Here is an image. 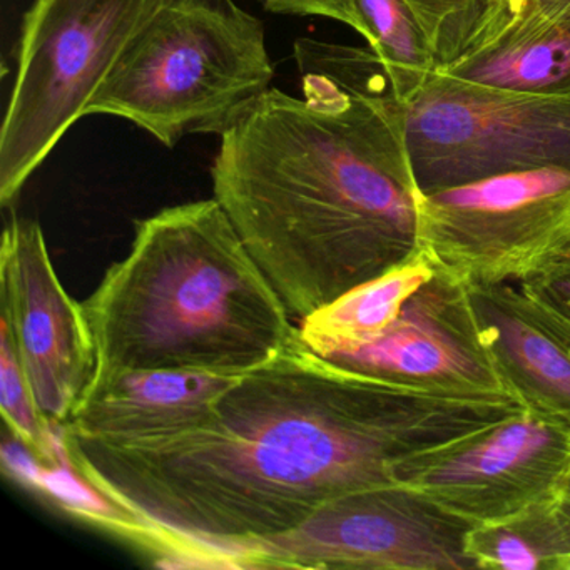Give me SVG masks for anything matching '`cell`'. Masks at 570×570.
I'll return each instance as SVG.
<instances>
[{
	"label": "cell",
	"mask_w": 570,
	"mask_h": 570,
	"mask_svg": "<svg viewBox=\"0 0 570 570\" xmlns=\"http://www.w3.org/2000/svg\"><path fill=\"white\" fill-rule=\"evenodd\" d=\"M563 509H566V512L569 513L570 517V499H567V497H563Z\"/></svg>",
	"instance_id": "cb8c5ba5"
},
{
	"label": "cell",
	"mask_w": 570,
	"mask_h": 570,
	"mask_svg": "<svg viewBox=\"0 0 570 570\" xmlns=\"http://www.w3.org/2000/svg\"><path fill=\"white\" fill-rule=\"evenodd\" d=\"M0 410L6 426L42 466L61 463V443L56 446L55 426L42 415L22 368L11 332L0 326Z\"/></svg>",
	"instance_id": "d6986e66"
},
{
	"label": "cell",
	"mask_w": 570,
	"mask_h": 570,
	"mask_svg": "<svg viewBox=\"0 0 570 570\" xmlns=\"http://www.w3.org/2000/svg\"><path fill=\"white\" fill-rule=\"evenodd\" d=\"M563 497H567V499H570V479H569V482H567L566 492H563Z\"/></svg>",
	"instance_id": "d4e9b609"
},
{
	"label": "cell",
	"mask_w": 570,
	"mask_h": 570,
	"mask_svg": "<svg viewBox=\"0 0 570 570\" xmlns=\"http://www.w3.org/2000/svg\"><path fill=\"white\" fill-rule=\"evenodd\" d=\"M368 48L392 75L400 102L412 96L435 71V61L412 12L403 0H352Z\"/></svg>",
	"instance_id": "ac0fdd59"
},
{
	"label": "cell",
	"mask_w": 570,
	"mask_h": 570,
	"mask_svg": "<svg viewBox=\"0 0 570 570\" xmlns=\"http://www.w3.org/2000/svg\"><path fill=\"white\" fill-rule=\"evenodd\" d=\"M520 285L570 320V248L539 275Z\"/></svg>",
	"instance_id": "44dd1931"
},
{
	"label": "cell",
	"mask_w": 570,
	"mask_h": 570,
	"mask_svg": "<svg viewBox=\"0 0 570 570\" xmlns=\"http://www.w3.org/2000/svg\"><path fill=\"white\" fill-rule=\"evenodd\" d=\"M420 191L570 168V91L490 88L433 71L402 102Z\"/></svg>",
	"instance_id": "8992f818"
},
{
	"label": "cell",
	"mask_w": 570,
	"mask_h": 570,
	"mask_svg": "<svg viewBox=\"0 0 570 570\" xmlns=\"http://www.w3.org/2000/svg\"><path fill=\"white\" fill-rule=\"evenodd\" d=\"M215 199L298 322L420 252L406 116L386 78L348 91L302 75L222 136Z\"/></svg>",
	"instance_id": "7a4b0ae2"
},
{
	"label": "cell",
	"mask_w": 570,
	"mask_h": 570,
	"mask_svg": "<svg viewBox=\"0 0 570 570\" xmlns=\"http://www.w3.org/2000/svg\"><path fill=\"white\" fill-rule=\"evenodd\" d=\"M473 523L403 483L346 493L246 549L236 569L473 570Z\"/></svg>",
	"instance_id": "ba28073f"
},
{
	"label": "cell",
	"mask_w": 570,
	"mask_h": 570,
	"mask_svg": "<svg viewBox=\"0 0 570 570\" xmlns=\"http://www.w3.org/2000/svg\"><path fill=\"white\" fill-rule=\"evenodd\" d=\"M525 406L509 392L399 385L330 362L295 336L236 376L188 432L105 442L59 429L72 473L119 532L179 566L236 569L325 503L400 483L413 460Z\"/></svg>",
	"instance_id": "6da1fadb"
},
{
	"label": "cell",
	"mask_w": 570,
	"mask_h": 570,
	"mask_svg": "<svg viewBox=\"0 0 570 570\" xmlns=\"http://www.w3.org/2000/svg\"><path fill=\"white\" fill-rule=\"evenodd\" d=\"M570 479V426L529 410L420 456L400 483L473 525L562 499Z\"/></svg>",
	"instance_id": "9c48e42d"
},
{
	"label": "cell",
	"mask_w": 570,
	"mask_h": 570,
	"mask_svg": "<svg viewBox=\"0 0 570 570\" xmlns=\"http://www.w3.org/2000/svg\"><path fill=\"white\" fill-rule=\"evenodd\" d=\"M272 81L265 26L235 0H163L88 116L128 119L175 148L186 135H225Z\"/></svg>",
	"instance_id": "277c9868"
},
{
	"label": "cell",
	"mask_w": 570,
	"mask_h": 570,
	"mask_svg": "<svg viewBox=\"0 0 570 570\" xmlns=\"http://www.w3.org/2000/svg\"><path fill=\"white\" fill-rule=\"evenodd\" d=\"M563 499V497H562ZM562 499L473 525L465 552L480 570H570V517Z\"/></svg>",
	"instance_id": "2e32d148"
},
{
	"label": "cell",
	"mask_w": 570,
	"mask_h": 570,
	"mask_svg": "<svg viewBox=\"0 0 570 570\" xmlns=\"http://www.w3.org/2000/svg\"><path fill=\"white\" fill-rule=\"evenodd\" d=\"M2 325L11 332L42 415L65 425L95 376L96 346L81 303L59 282L45 233L12 216L0 248Z\"/></svg>",
	"instance_id": "30bf717a"
},
{
	"label": "cell",
	"mask_w": 570,
	"mask_h": 570,
	"mask_svg": "<svg viewBox=\"0 0 570 570\" xmlns=\"http://www.w3.org/2000/svg\"><path fill=\"white\" fill-rule=\"evenodd\" d=\"M469 288L503 389L529 412L570 426V320L520 283Z\"/></svg>",
	"instance_id": "7c38bea8"
},
{
	"label": "cell",
	"mask_w": 570,
	"mask_h": 570,
	"mask_svg": "<svg viewBox=\"0 0 570 570\" xmlns=\"http://www.w3.org/2000/svg\"><path fill=\"white\" fill-rule=\"evenodd\" d=\"M268 11L275 14L316 16L333 19L365 36L362 21L356 14L352 0H262Z\"/></svg>",
	"instance_id": "ffe728a7"
},
{
	"label": "cell",
	"mask_w": 570,
	"mask_h": 570,
	"mask_svg": "<svg viewBox=\"0 0 570 570\" xmlns=\"http://www.w3.org/2000/svg\"><path fill=\"white\" fill-rule=\"evenodd\" d=\"M436 266L439 263L420 249L409 262L306 316L299 322V336L313 352L325 356L380 335L395 322L406 299L435 273Z\"/></svg>",
	"instance_id": "9a60e30c"
},
{
	"label": "cell",
	"mask_w": 570,
	"mask_h": 570,
	"mask_svg": "<svg viewBox=\"0 0 570 570\" xmlns=\"http://www.w3.org/2000/svg\"><path fill=\"white\" fill-rule=\"evenodd\" d=\"M529 4L542 9L547 14L570 19V0H530Z\"/></svg>",
	"instance_id": "7402d4cb"
},
{
	"label": "cell",
	"mask_w": 570,
	"mask_h": 570,
	"mask_svg": "<svg viewBox=\"0 0 570 570\" xmlns=\"http://www.w3.org/2000/svg\"><path fill=\"white\" fill-rule=\"evenodd\" d=\"M81 305L102 375H243L298 335L215 198L138 222L129 255Z\"/></svg>",
	"instance_id": "3957f363"
},
{
	"label": "cell",
	"mask_w": 570,
	"mask_h": 570,
	"mask_svg": "<svg viewBox=\"0 0 570 570\" xmlns=\"http://www.w3.org/2000/svg\"><path fill=\"white\" fill-rule=\"evenodd\" d=\"M420 249L470 285L523 283L570 248V168L422 193Z\"/></svg>",
	"instance_id": "52a82bcc"
},
{
	"label": "cell",
	"mask_w": 570,
	"mask_h": 570,
	"mask_svg": "<svg viewBox=\"0 0 570 570\" xmlns=\"http://www.w3.org/2000/svg\"><path fill=\"white\" fill-rule=\"evenodd\" d=\"M163 0H35L22 21L18 76L0 129V203L12 205L66 132L88 116L132 39Z\"/></svg>",
	"instance_id": "5b68a950"
},
{
	"label": "cell",
	"mask_w": 570,
	"mask_h": 570,
	"mask_svg": "<svg viewBox=\"0 0 570 570\" xmlns=\"http://www.w3.org/2000/svg\"><path fill=\"white\" fill-rule=\"evenodd\" d=\"M238 375L205 372L95 373L65 425L86 439L141 442L188 432Z\"/></svg>",
	"instance_id": "4fadbf2b"
},
{
	"label": "cell",
	"mask_w": 570,
	"mask_h": 570,
	"mask_svg": "<svg viewBox=\"0 0 570 570\" xmlns=\"http://www.w3.org/2000/svg\"><path fill=\"white\" fill-rule=\"evenodd\" d=\"M425 36L435 69H445L499 38L517 18L512 0H403Z\"/></svg>",
	"instance_id": "e0dca14e"
},
{
	"label": "cell",
	"mask_w": 570,
	"mask_h": 570,
	"mask_svg": "<svg viewBox=\"0 0 570 570\" xmlns=\"http://www.w3.org/2000/svg\"><path fill=\"white\" fill-rule=\"evenodd\" d=\"M436 71L490 88L570 91V19L529 4L485 48Z\"/></svg>",
	"instance_id": "5bb4252c"
},
{
	"label": "cell",
	"mask_w": 570,
	"mask_h": 570,
	"mask_svg": "<svg viewBox=\"0 0 570 570\" xmlns=\"http://www.w3.org/2000/svg\"><path fill=\"white\" fill-rule=\"evenodd\" d=\"M325 358L399 385L507 392L480 332L469 283L442 265L406 299L389 328Z\"/></svg>",
	"instance_id": "8fae6325"
},
{
	"label": "cell",
	"mask_w": 570,
	"mask_h": 570,
	"mask_svg": "<svg viewBox=\"0 0 570 570\" xmlns=\"http://www.w3.org/2000/svg\"><path fill=\"white\" fill-rule=\"evenodd\" d=\"M530 0H512V11L513 14L519 18L523 11H525L527 6H529Z\"/></svg>",
	"instance_id": "603a6c76"
}]
</instances>
